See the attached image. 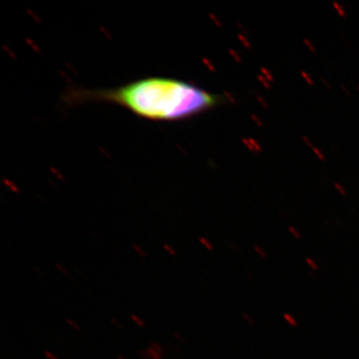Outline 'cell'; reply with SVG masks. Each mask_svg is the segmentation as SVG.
Returning a JSON list of instances; mask_svg holds the SVG:
<instances>
[{
  "label": "cell",
  "mask_w": 359,
  "mask_h": 359,
  "mask_svg": "<svg viewBox=\"0 0 359 359\" xmlns=\"http://www.w3.org/2000/svg\"><path fill=\"white\" fill-rule=\"evenodd\" d=\"M145 353L147 354L148 358L150 359H164L163 355L165 353L164 347L156 342H151L150 346L145 349Z\"/></svg>",
  "instance_id": "obj_2"
},
{
  "label": "cell",
  "mask_w": 359,
  "mask_h": 359,
  "mask_svg": "<svg viewBox=\"0 0 359 359\" xmlns=\"http://www.w3.org/2000/svg\"><path fill=\"white\" fill-rule=\"evenodd\" d=\"M242 316H243V318H244V320L245 321H247L248 323H250V325H256V320H255V318H252V316H250V314L244 313L242 314Z\"/></svg>",
  "instance_id": "obj_11"
},
{
  "label": "cell",
  "mask_w": 359,
  "mask_h": 359,
  "mask_svg": "<svg viewBox=\"0 0 359 359\" xmlns=\"http://www.w3.org/2000/svg\"><path fill=\"white\" fill-rule=\"evenodd\" d=\"M111 323H112V325H114L115 327L120 328V330H122L123 328L122 323H120V320H118L117 318H111Z\"/></svg>",
  "instance_id": "obj_16"
},
{
  "label": "cell",
  "mask_w": 359,
  "mask_h": 359,
  "mask_svg": "<svg viewBox=\"0 0 359 359\" xmlns=\"http://www.w3.org/2000/svg\"><path fill=\"white\" fill-rule=\"evenodd\" d=\"M283 320H285V323H287V325H290L292 327H299V321H297V318L292 316V313H283Z\"/></svg>",
  "instance_id": "obj_3"
},
{
  "label": "cell",
  "mask_w": 359,
  "mask_h": 359,
  "mask_svg": "<svg viewBox=\"0 0 359 359\" xmlns=\"http://www.w3.org/2000/svg\"><path fill=\"white\" fill-rule=\"evenodd\" d=\"M289 231L290 233H292V235L294 236L295 238H297V240H301L302 235L299 233V231L297 230V229L292 228V226H290Z\"/></svg>",
  "instance_id": "obj_13"
},
{
  "label": "cell",
  "mask_w": 359,
  "mask_h": 359,
  "mask_svg": "<svg viewBox=\"0 0 359 359\" xmlns=\"http://www.w3.org/2000/svg\"><path fill=\"white\" fill-rule=\"evenodd\" d=\"M199 240H200L201 244L204 245L205 250H209V252H214V250H215L214 245H212V243L210 242V241L208 240V238L202 237V238H200Z\"/></svg>",
  "instance_id": "obj_7"
},
{
  "label": "cell",
  "mask_w": 359,
  "mask_h": 359,
  "mask_svg": "<svg viewBox=\"0 0 359 359\" xmlns=\"http://www.w3.org/2000/svg\"><path fill=\"white\" fill-rule=\"evenodd\" d=\"M254 250L262 259H268V252H266L264 248L259 247V245H255Z\"/></svg>",
  "instance_id": "obj_9"
},
{
  "label": "cell",
  "mask_w": 359,
  "mask_h": 359,
  "mask_svg": "<svg viewBox=\"0 0 359 359\" xmlns=\"http://www.w3.org/2000/svg\"><path fill=\"white\" fill-rule=\"evenodd\" d=\"M117 359H128L127 358H125L124 355H121V354H118Z\"/></svg>",
  "instance_id": "obj_17"
},
{
  "label": "cell",
  "mask_w": 359,
  "mask_h": 359,
  "mask_svg": "<svg viewBox=\"0 0 359 359\" xmlns=\"http://www.w3.org/2000/svg\"><path fill=\"white\" fill-rule=\"evenodd\" d=\"M306 264H308L309 268L311 269V271H318V269H320V266H318V264L316 263V261H314L313 257H306Z\"/></svg>",
  "instance_id": "obj_6"
},
{
  "label": "cell",
  "mask_w": 359,
  "mask_h": 359,
  "mask_svg": "<svg viewBox=\"0 0 359 359\" xmlns=\"http://www.w3.org/2000/svg\"><path fill=\"white\" fill-rule=\"evenodd\" d=\"M66 323H67L73 330H75V332H80V330H81V327H79V325H78L76 321L72 320V318H67Z\"/></svg>",
  "instance_id": "obj_10"
},
{
  "label": "cell",
  "mask_w": 359,
  "mask_h": 359,
  "mask_svg": "<svg viewBox=\"0 0 359 359\" xmlns=\"http://www.w3.org/2000/svg\"><path fill=\"white\" fill-rule=\"evenodd\" d=\"M163 249H164L165 252L171 257H175L178 256V252H177L176 248H174L172 245L164 244L163 245Z\"/></svg>",
  "instance_id": "obj_5"
},
{
  "label": "cell",
  "mask_w": 359,
  "mask_h": 359,
  "mask_svg": "<svg viewBox=\"0 0 359 359\" xmlns=\"http://www.w3.org/2000/svg\"><path fill=\"white\" fill-rule=\"evenodd\" d=\"M55 268L57 269L58 271H60L62 275L68 276V269H66V266L65 264H60V263H56L55 264Z\"/></svg>",
  "instance_id": "obj_12"
},
{
  "label": "cell",
  "mask_w": 359,
  "mask_h": 359,
  "mask_svg": "<svg viewBox=\"0 0 359 359\" xmlns=\"http://www.w3.org/2000/svg\"><path fill=\"white\" fill-rule=\"evenodd\" d=\"M173 337L175 339L178 340L179 342H182V344H186V339L183 334H180V332H174Z\"/></svg>",
  "instance_id": "obj_14"
},
{
  "label": "cell",
  "mask_w": 359,
  "mask_h": 359,
  "mask_svg": "<svg viewBox=\"0 0 359 359\" xmlns=\"http://www.w3.org/2000/svg\"><path fill=\"white\" fill-rule=\"evenodd\" d=\"M70 102L117 104L130 112L154 121H180L224 102L223 95L166 77H149L117 88L73 90Z\"/></svg>",
  "instance_id": "obj_1"
},
{
  "label": "cell",
  "mask_w": 359,
  "mask_h": 359,
  "mask_svg": "<svg viewBox=\"0 0 359 359\" xmlns=\"http://www.w3.org/2000/svg\"><path fill=\"white\" fill-rule=\"evenodd\" d=\"M44 356L46 358V359H60L57 355H56V354H54L49 351H44Z\"/></svg>",
  "instance_id": "obj_15"
},
{
  "label": "cell",
  "mask_w": 359,
  "mask_h": 359,
  "mask_svg": "<svg viewBox=\"0 0 359 359\" xmlns=\"http://www.w3.org/2000/svg\"><path fill=\"white\" fill-rule=\"evenodd\" d=\"M130 318H131V320L133 321L135 325H137V327H141V328H145L146 327V323L145 320H143V318H141L140 316H138V314L133 313L130 316Z\"/></svg>",
  "instance_id": "obj_4"
},
{
  "label": "cell",
  "mask_w": 359,
  "mask_h": 359,
  "mask_svg": "<svg viewBox=\"0 0 359 359\" xmlns=\"http://www.w3.org/2000/svg\"><path fill=\"white\" fill-rule=\"evenodd\" d=\"M132 249H133L134 252H136V254L138 255L139 257H147V252H146L145 249H144V248H142L141 245H133V247H132Z\"/></svg>",
  "instance_id": "obj_8"
}]
</instances>
